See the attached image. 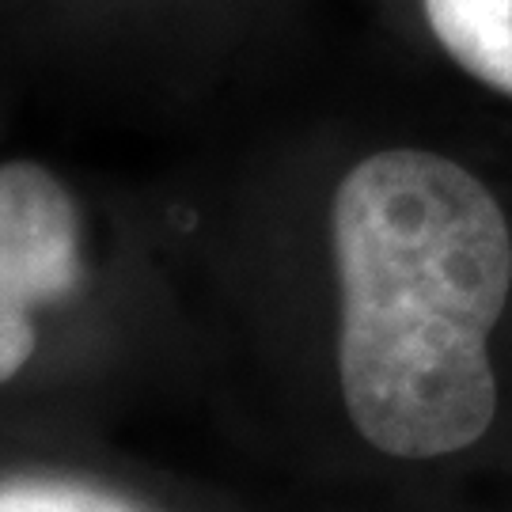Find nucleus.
<instances>
[{
	"label": "nucleus",
	"mask_w": 512,
	"mask_h": 512,
	"mask_svg": "<svg viewBox=\"0 0 512 512\" xmlns=\"http://www.w3.org/2000/svg\"><path fill=\"white\" fill-rule=\"evenodd\" d=\"M327 247L334 429L410 467L475 452L501 410L494 334L512 293L494 190L429 148L372 152L330 194Z\"/></svg>",
	"instance_id": "1"
},
{
	"label": "nucleus",
	"mask_w": 512,
	"mask_h": 512,
	"mask_svg": "<svg viewBox=\"0 0 512 512\" xmlns=\"http://www.w3.org/2000/svg\"><path fill=\"white\" fill-rule=\"evenodd\" d=\"M99 289L92 213L38 160H0V437H103V395L65 357Z\"/></svg>",
	"instance_id": "2"
},
{
	"label": "nucleus",
	"mask_w": 512,
	"mask_h": 512,
	"mask_svg": "<svg viewBox=\"0 0 512 512\" xmlns=\"http://www.w3.org/2000/svg\"><path fill=\"white\" fill-rule=\"evenodd\" d=\"M0 512H175L103 437H0Z\"/></svg>",
	"instance_id": "3"
},
{
	"label": "nucleus",
	"mask_w": 512,
	"mask_h": 512,
	"mask_svg": "<svg viewBox=\"0 0 512 512\" xmlns=\"http://www.w3.org/2000/svg\"><path fill=\"white\" fill-rule=\"evenodd\" d=\"M421 8L459 69L512 95V0H421Z\"/></svg>",
	"instance_id": "4"
}]
</instances>
